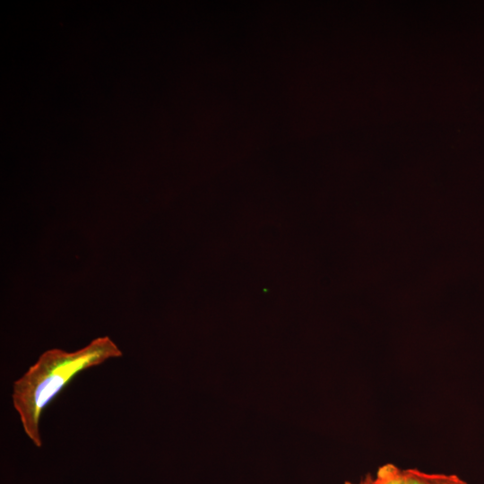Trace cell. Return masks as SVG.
I'll list each match as a JSON object with an SVG mask.
<instances>
[{"instance_id":"1","label":"cell","mask_w":484,"mask_h":484,"mask_svg":"<svg viewBox=\"0 0 484 484\" xmlns=\"http://www.w3.org/2000/svg\"><path fill=\"white\" fill-rule=\"evenodd\" d=\"M121 356V350L108 336L98 337L75 351L46 350L13 383V408L35 446H42L39 422L44 409L73 378L85 369Z\"/></svg>"},{"instance_id":"2","label":"cell","mask_w":484,"mask_h":484,"mask_svg":"<svg viewBox=\"0 0 484 484\" xmlns=\"http://www.w3.org/2000/svg\"><path fill=\"white\" fill-rule=\"evenodd\" d=\"M405 484H468L455 474L428 473L418 469L403 470Z\"/></svg>"},{"instance_id":"3","label":"cell","mask_w":484,"mask_h":484,"mask_svg":"<svg viewBox=\"0 0 484 484\" xmlns=\"http://www.w3.org/2000/svg\"><path fill=\"white\" fill-rule=\"evenodd\" d=\"M373 484H405L403 470L395 464L385 463L377 469Z\"/></svg>"},{"instance_id":"4","label":"cell","mask_w":484,"mask_h":484,"mask_svg":"<svg viewBox=\"0 0 484 484\" xmlns=\"http://www.w3.org/2000/svg\"><path fill=\"white\" fill-rule=\"evenodd\" d=\"M373 478H374V476H372L370 473H368V474H367L365 476V478H363L362 480H360L357 483L350 482V481H345L344 484H373Z\"/></svg>"}]
</instances>
